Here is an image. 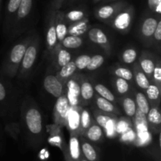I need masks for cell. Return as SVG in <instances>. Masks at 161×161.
I'll return each instance as SVG.
<instances>
[{"label": "cell", "instance_id": "cell-26", "mask_svg": "<svg viewBox=\"0 0 161 161\" xmlns=\"http://www.w3.org/2000/svg\"><path fill=\"white\" fill-rule=\"evenodd\" d=\"M77 69L76 66H75V63L73 61H71L70 62L68 63L67 64L64 65L63 67H61V69H58L57 71L56 76L59 79L60 81L63 83V84H65L66 82L75 74Z\"/></svg>", "mask_w": 161, "mask_h": 161}, {"label": "cell", "instance_id": "cell-34", "mask_svg": "<svg viewBox=\"0 0 161 161\" xmlns=\"http://www.w3.org/2000/svg\"><path fill=\"white\" fill-rule=\"evenodd\" d=\"M135 101L137 105V108L144 114H147L150 108V104H149L146 94L142 92H137L135 94Z\"/></svg>", "mask_w": 161, "mask_h": 161}, {"label": "cell", "instance_id": "cell-44", "mask_svg": "<svg viewBox=\"0 0 161 161\" xmlns=\"http://www.w3.org/2000/svg\"><path fill=\"white\" fill-rule=\"evenodd\" d=\"M8 95H9L8 86L6 82L0 75V109H2L5 104L7 102Z\"/></svg>", "mask_w": 161, "mask_h": 161}, {"label": "cell", "instance_id": "cell-53", "mask_svg": "<svg viewBox=\"0 0 161 161\" xmlns=\"http://www.w3.org/2000/svg\"><path fill=\"white\" fill-rule=\"evenodd\" d=\"M102 1V0H93V2H94V3H99V2Z\"/></svg>", "mask_w": 161, "mask_h": 161}, {"label": "cell", "instance_id": "cell-9", "mask_svg": "<svg viewBox=\"0 0 161 161\" xmlns=\"http://www.w3.org/2000/svg\"><path fill=\"white\" fill-rule=\"evenodd\" d=\"M56 11L50 7L47 17V28H46V46L49 54L52 53L58 45L55 29V14Z\"/></svg>", "mask_w": 161, "mask_h": 161}, {"label": "cell", "instance_id": "cell-6", "mask_svg": "<svg viewBox=\"0 0 161 161\" xmlns=\"http://www.w3.org/2000/svg\"><path fill=\"white\" fill-rule=\"evenodd\" d=\"M160 19V16L154 14L148 15L142 21L139 27V36L143 43L146 46H151L153 44V36Z\"/></svg>", "mask_w": 161, "mask_h": 161}, {"label": "cell", "instance_id": "cell-27", "mask_svg": "<svg viewBox=\"0 0 161 161\" xmlns=\"http://www.w3.org/2000/svg\"><path fill=\"white\" fill-rule=\"evenodd\" d=\"M132 72H133V76L134 79H135V83H137V85H138L142 90H144L145 91V90L147 89L148 86L150 85L151 82L150 80L148 79V77L146 76V74L143 72V71L142 70L141 68L139 67L138 62H137L136 64H135Z\"/></svg>", "mask_w": 161, "mask_h": 161}, {"label": "cell", "instance_id": "cell-11", "mask_svg": "<svg viewBox=\"0 0 161 161\" xmlns=\"http://www.w3.org/2000/svg\"><path fill=\"white\" fill-rule=\"evenodd\" d=\"M71 105L66 97L65 93L58 97L53 107V121L54 124H58L61 127L65 126V120L68 113Z\"/></svg>", "mask_w": 161, "mask_h": 161}, {"label": "cell", "instance_id": "cell-40", "mask_svg": "<svg viewBox=\"0 0 161 161\" xmlns=\"http://www.w3.org/2000/svg\"><path fill=\"white\" fill-rule=\"evenodd\" d=\"M131 119L128 117H119L117 118L116 121V131L118 135H121L128 130L129 128L132 127Z\"/></svg>", "mask_w": 161, "mask_h": 161}, {"label": "cell", "instance_id": "cell-28", "mask_svg": "<svg viewBox=\"0 0 161 161\" xmlns=\"http://www.w3.org/2000/svg\"><path fill=\"white\" fill-rule=\"evenodd\" d=\"M146 91V96L151 105H158L160 103L161 88L158 87L157 85L150 83Z\"/></svg>", "mask_w": 161, "mask_h": 161}, {"label": "cell", "instance_id": "cell-32", "mask_svg": "<svg viewBox=\"0 0 161 161\" xmlns=\"http://www.w3.org/2000/svg\"><path fill=\"white\" fill-rule=\"evenodd\" d=\"M110 72L112 75L116 77L124 79L127 81H131L133 80V72L128 68L124 67V66L116 65L110 69Z\"/></svg>", "mask_w": 161, "mask_h": 161}, {"label": "cell", "instance_id": "cell-10", "mask_svg": "<svg viewBox=\"0 0 161 161\" xmlns=\"http://www.w3.org/2000/svg\"><path fill=\"white\" fill-rule=\"evenodd\" d=\"M127 5L128 4L126 2L123 1L105 4L95 9L94 14L98 20L107 24L114 17L116 14H118L121 9L125 8Z\"/></svg>", "mask_w": 161, "mask_h": 161}, {"label": "cell", "instance_id": "cell-48", "mask_svg": "<svg viewBox=\"0 0 161 161\" xmlns=\"http://www.w3.org/2000/svg\"><path fill=\"white\" fill-rule=\"evenodd\" d=\"M161 40V20L160 19L157 23V28H156L155 31L153 36V42L155 41L156 43L160 44Z\"/></svg>", "mask_w": 161, "mask_h": 161}, {"label": "cell", "instance_id": "cell-49", "mask_svg": "<svg viewBox=\"0 0 161 161\" xmlns=\"http://www.w3.org/2000/svg\"><path fill=\"white\" fill-rule=\"evenodd\" d=\"M64 1H65V0H52L51 4H50V7L53 8L55 10L61 9V7L62 6Z\"/></svg>", "mask_w": 161, "mask_h": 161}, {"label": "cell", "instance_id": "cell-52", "mask_svg": "<svg viewBox=\"0 0 161 161\" xmlns=\"http://www.w3.org/2000/svg\"><path fill=\"white\" fill-rule=\"evenodd\" d=\"M80 161H87L86 160V159L84 158V157H83V155H82V157H81V158H80Z\"/></svg>", "mask_w": 161, "mask_h": 161}, {"label": "cell", "instance_id": "cell-21", "mask_svg": "<svg viewBox=\"0 0 161 161\" xmlns=\"http://www.w3.org/2000/svg\"><path fill=\"white\" fill-rule=\"evenodd\" d=\"M94 86L88 79L85 78L81 75V81H80V100L81 105H86L89 103L93 97H94Z\"/></svg>", "mask_w": 161, "mask_h": 161}, {"label": "cell", "instance_id": "cell-18", "mask_svg": "<svg viewBox=\"0 0 161 161\" xmlns=\"http://www.w3.org/2000/svg\"><path fill=\"white\" fill-rule=\"evenodd\" d=\"M80 148L83 157L87 161H100V150L91 142L80 136Z\"/></svg>", "mask_w": 161, "mask_h": 161}, {"label": "cell", "instance_id": "cell-1", "mask_svg": "<svg viewBox=\"0 0 161 161\" xmlns=\"http://www.w3.org/2000/svg\"><path fill=\"white\" fill-rule=\"evenodd\" d=\"M20 125L30 146L37 148L44 142L47 131L43 116L37 104L30 97L25 98L20 107Z\"/></svg>", "mask_w": 161, "mask_h": 161}, {"label": "cell", "instance_id": "cell-45", "mask_svg": "<svg viewBox=\"0 0 161 161\" xmlns=\"http://www.w3.org/2000/svg\"><path fill=\"white\" fill-rule=\"evenodd\" d=\"M91 57L88 54H82L80 55L79 57H77L75 58L74 63H75V66H76V69L78 70H83V69H86L87 67L88 64L90 62V60H91Z\"/></svg>", "mask_w": 161, "mask_h": 161}, {"label": "cell", "instance_id": "cell-12", "mask_svg": "<svg viewBox=\"0 0 161 161\" xmlns=\"http://www.w3.org/2000/svg\"><path fill=\"white\" fill-rule=\"evenodd\" d=\"M21 0H8L5 12L4 24H3V31L7 36H10L13 25L15 20L16 14Z\"/></svg>", "mask_w": 161, "mask_h": 161}, {"label": "cell", "instance_id": "cell-39", "mask_svg": "<svg viewBox=\"0 0 161 161\" xmlns=\"http://www.w3.org/2000/svg\"><path fill=\"white\" fill-rule=\"evenodd\" d=\"M117 116H114L112 119H110L105 124L103 130L105 135L108 138H115L116 135H118L116 131V121H117Z\"/></svg>", "mask_w": 161, "mask_h": 161}, {"label": "cell", "instance_id": "cell-16", "mask_svg": "<svg viewBox=\"0 0 161 161\" xmlns=\"http://www.w3.org/2000/svg\"><path fill=\"white\" fill-rule=\"evenodd\" d=\"M52 64L57 71L72 61V54L67 49L58 44L56 48L50 54Z\"/></svg>", "mask_w": 161, "mask_h": 161}, {"label": "cell", "instance_id": "cell-3", "mask_svg": "<svg viewBox=\"0 0 161 161\" xmlns=\"http://www.w3.org/2000/svg\"><path fill=\"white\" fill-rule=\"evenodd\" d=\"M39 44H40L39 37L37 35H34L27 47L17 72V78L20 80L27 78L31 73L37 59L38 53L39 50Z\"/></svg>", "mask_w": 161, "mask_h": 161}, {"label": "cell", "instance_id": "cell-24", "mask_svg": "<svg viewBox=\"0 0 161 161\" xmlns=\"http://www.w3.org/2000/svg\"><path fill=\"white\" fill-rule=\"evenodd\" d=\"M90 28V22L88 17L75 23L71 24L68 26V35L81 36L87 32Z\"/></svg>", "mask_w": 161, "mask_h": 161}, {"label": "cell", "instance_id": "cell-23", "mask_svg": "<svg viewBox=\"0 0 161 161\" xmlns=\"http://www.w3.org/2000/svg\"><path fill=\"white\" fill-rule=\"evenodd\" d=\"M83 137H84L91 142L98 143L102 142V140L104 139L105 133H104L103 129L98 124H96L95 121L94 120L90 127L86 129V131L83 133Z\"/></svg>", "mask_w": 161, "mask_h": 161}, {"label": "cell", "instance_id": "cell-43", "mask_svg": "<svg viewBox=\"0 0 161 161\" xmlns=\"http://www.w3.org/2000/svg\"><path fill=\"white\" fill-rule=\"evenodd\" d=\"M150 82L151 83H153V84L157 85L158 87L161 88V61L159 58L156 63Z\"/></svg>", "mask_w": 161, "mask_h": 161}, {"label": "cell", "instance_id": "cell-4", "mask_svg": "<svg viewBox=\"0 0 161 161\" xmlns=\"http://www.w3.org/2000/svg\"><path fill=\"white\" fill-rule=\"evenodd\" d=\"M134 17H135V9L133 6L127 5L125 8L116 14L114 17L107 23V25H110L116 31L122 34H126L128 32L131 27Z\"/></svg>", "mask_w": 161, "mask_h": 161}, {"label": "cell", "instance_id": "cell-7", "mask_svg": "<svg viewBox=\"0 0 161 161\" xmlns=\"http://www.w3.org/2000/svg\"><path fill=\"white\" fill-rule=\"evenodd\" d=\"M80 81L81 76L75 74L64 84V93L71 106H80Z\"/></svg>", "mask_w": 161, "mask_h": 161}, {"label": "cell", "instance_id": "cell-14", "mask_svg": "<svg viewBox=\"0 0 161 161\" xmlns=\"http://www.w3.org/2000/svg\"><path fill=\"white\" fill-rule=\"evenodd\" d=\"M87 36L93 43L102 47L107 54H110L112 46L107 35L98 28H93L88 30Z\"/></svg>", "mask_w": 161, "mask_h": 161}, {"label": "cell", "instance_id": "cell-19", "mask_svg": "<svg viewBox=\"0 0 161 161\" xmlns=\"http://www.w3.org/2000/svg\"><path fill=\"white\" fill-rule=\"evenodd\" d=\"M156 63L157 61H156L155 55L150 52L143 51L138 58V65L149 80H151V77H152Z\"/></svg>", "mask_w": 161, "mask_h": 161}, {"label": "cell", "instance_id": "cell-20", "mask_svg": "<svg viewBox=\"0 0 161 161\" xmlns=\"http://www.w3.org/2000/svg\"><path fill=\"white\" fill-rule=\"evenodd\" d=\"M149 131L154 134L160 133L161 126V114L160 106L151 105L149 111L146 114Z\"/></svg>", "mask_w": 161, "mask_h": 161}, {"label": "cell", "instance_id": "cell-5", "mask_svg": "<svg viewBox=\"0 0 161 161\" xmlns=\"http://www.w3.org/2000/svg\"><path fill=\"white\" fill-rule=\"evenodd\" d=\"M33 0H21L16 14L15 20L13 25L10 37H15L24 31V26L31 14L32 9Z\"/></svg>", "mask_w": 161, "mask_h": 161}, {"label": "cell", "instance_id": "cell-30", "mask_svg": "<svg viewBox=\"0 0 161 161\" xmlns=\"http://www.w3.org/2000/svg\"><path fill=\"white\" fill-rule=\"evenodd\" d=\"M64 16L66 22L69 25L78 22L87 17L86 11L82 9H72V10H69L66 13L64 12Z\"/></svg>", "mask_w": 161, "mask_h": 161}, {"label": "cell", "instance_id": "cell-2", "mask_svg": "<svg viewBox=\"0 0 161 161\" xmlns=\"http://www.w3.org/2000/svg\"><path fill=\"white\" fill-rule=\"evenodd\" d=\"M32 37V35H29L11 47L2 65V75L9 78H14L17 75L25 50Z\"/></svg>", "mask_w": 161, "mask_h": 161}, {"label": "cell", "instance_id": "cell-55", "mask_svg": "<svg viewBox=\"0 0 161 161\" xmlns=\"http://www.w3.org/2000/svg\"><path fill=\"white\" fill-rule=\"evenodd\" d=\"M124 161H125V160H124Z\"/></svg>", "mask_w": 161, "mask_h": 161}, {"label": "cell", "instance_id": "cell-51", "mask_svg": "<svg viewBox=\"0 0 161 161\" xmlns=\"http://www.w3.org/2000/svg\"><path fill=\"white\" fill-rule=\"evenodd\" d=\"M1 10H2V0H0V20H1Z\"/></svg>", "mask_w": 161, "mask_h": 161}, {"label": "cell", "instance_id": "cell-54", "mask_svg": "<svg viewBox=\"0 0 161 161\" xmlns=\"http://www.w3.org/2000/svg\"><path fill=\"white\" fill-rule=\"evenodd\" d=\"M75 1H77V0H70L71 3H72V2H75Z\"/></svg>", "mask_w": 161, "mask_h": 161}, {"label": "cell", "instance_id": "cell-29", "mask_svg": "<svg viewBox=\"0 0 161 161\" xmlns=\"http://www.w3.org/2000/svg\"><path fill=\"white\" fill-rule=\"evenodd\" d=\"M120 104L127 117L133 119L137 110V105L135 99L131 97H123L120 100Z\"/></svg>", "mask_w": 161, "mask_h": 161}, {"label": "cell", "instance_id": "cell-33", "mask_svg": "<svg viewBox=\"0 0 161 161\" xmlns=\"http://www.w3.org/2000/svg\"><path fill=\"white\" fill-rule=\"evenodd\" d=\"M94 119L92 118L91 113L87 108L82 107L80 113V136H83V133L90 127Z\"/></svg>", "mask_w": 161, "mask_h": 161}, {"label": "cell", "instance_id": "cell-50", "mask_svg": "<svg viewBox=\"0 0 161 161\" xmlns=\"http://www.w3.org/2000/svg\"><path fill=\"white\" fill-rule=\"evenodd\" d=\"M114 1H116V0H104V2H105V3H111V2H114Z\"/></svg>", "mask_w": 161, "mask_h": 161}, {"label": "cell", "instance_id": "cell-22", "mask_svg": "<svg viewBox=\"0 0 161 161\" xmlns=\"http://www.w3.org/2000/svg\"><path fill=\"white\" fill-rule=\"evenodd\" d=\"M64 19V12L61 9L56 11L55 14V29H56L57 39L58 44H61V41L68 35V25Z\"/></svg>", "mask_w": 161, "mask_h": 161}, {"label": "cell", "instance_id": "cell-42", "mask_svg": "<svg viewBox=\"0 0 161 161\" xmlns=\"http://www.w3.org/2000/svg\"><path fill=\"white\" fill-rule=\"evenodd\" d=\"M105 62V58L101 54H95L91 57L90 62L86 69L89 71H95L98 69Z\"/></svg>", "mask_w": 161, "mask_h": 161}, {"label": "cell", "instance_id": "cell-15", "mask_svg": "<svg viewBox=\"0 0 161 161\" xmlns=\"http://www.w3.org/2000/svg\"><path fill=\"white\" fill-rule=\"evenodd\" d=\"M69 134L70 137L67 143V150L63 157L65 161H80L82 157L80 136L75 134Z\"/></svg>", "mask_w": 161, "mask_h": 161}, {"label": "cell", "instance_id": "cell-31", "mask_svg": "<svg viewBox=\"0 0 161 161\" xmlns=\"http://www.w3.org/2000/svg\"><path fill=\"white\" fill-rule=\"evenodd\" d=\"M83 43V39L80 36H71V35H67L61 41V45L65 49H70V50H74V49L80 48Z\"/></svg>", "mask_w": 161, "mask_h": 161}, {"label": "cell", "instance_id": "cell-13", "mask_svg": "<svg viewBox=\"0 0 161 161\" xmlns=\"http://www.w3.org/2000/svg\"><path fill=\"white\" fill-rule=\"evenodd\" d=\"M83 106H70L65 120V126L69 133L80 136V113Z\"/></svg>", "mask_w": 161, "mask_h": 161}, {"label": "cell", "instance_id": "cell-47", "mask_svg": "<svg viewBox=\"0 0 161 161\" xmlns=\"http://www.w3.org/2000/svg\"><path fill=\"white\" fill-rule=\"evenodd\" d=\"M148 6L151 12L155 15L160 16L161 14V0H148Z\"/></svg>", "mask_w": 161, "mask_h": 161}, {"label": "cell", "instance_id": "cell-8", "mask_svg": "<svg viewBox=\"0 0 161 161\" xmlns=\"http://www.w3.org/2000/svg\"><path fill=\"white\" fill-rule=\"evenodd\" d=\"M46 131L48 134L47 141L49 144L58 147L64 156L67 150V142L64 139L62 127L53 123L46 126Z\"/></svg>", "mask_w": 161, "mask_h": 161}, {"label": "cell", "instance_id": "cell-25", "mask_svg": "<svg viewBox=\"0 0 161 161\" xmlns=\"http://www.w3.org/2000/svg\"><path fill=\"white\" fill-rule=\"evenodd\" d=\"M95 105L97 109L102 112H104V113H112V114L116 115V116L120 114V111L115 105L114 103L98 95L95 97Z\"/></svg>", "mask_w": 161, "mask_h": 161}, {"label": "cell", "instance_id": "cell-17", "mask_svg": "<svg viewBox=\"0 0 161 161\" xmlns=\"http://www.w3.org/2000/svg\"><path fill=\"white\" fill-rule=\"evenodd\" d=\"M43 87L47 92L58 98L64 93V85L56 75H47L43 80Z\"/></svg>", "mask_w": 161, "mask_h": 161}, {"label": "cell", "instance_id": "cell-38", "mask_svg": "<svg viewBox=\"0 0 161 161\" xmlns=\"http://www.w3.org/2000/svg\"><path fill=\"white\" fill-rule=\"evenodd\" d=\"M138 58V52L135 48L129 47L124 50L120 55L121 61L127 64H133Z\"/></svg>", "mask_w": 161, "mask_h": 161}, {"label": "cell", "instance_id": "cell-41", "mask_svg": "<svg viewBox=\"0 0 161 161\" xmlns=\"http://www.w3.org/2000/svg\"><path fill=\"white\" fill-rule=\"evenodd\" d=\"M5 130L13 139L17 141L18 139L19 135L21 132V128H20V124L10 123V124H6V127H5Z\"/></svg>", "mask_w": 161, "mask_h": 161}, {"label": "cell", "instance_id": "cell-35", "mask_svg": "<svg viewBox=\"0 0 161 161\" xmlns=\"http://www.w3.org/2000/svg\"><path fill=\"white\" fill-rule=\"evenodd\" d=\"M94 89L95 93H97V95L100 96V97L110 101L113 103L116 102V97L113 94V93L111 91H109L105 85L102 84V83H96L94 86Z\"/></svg>", "mask_w": 161, "mask_h": 161}, {"label": "cell", "instance_id": "cell-37", "mask_svg": "<svg viewBox=\"0 0 161 161\" xmlns=\"http://www.w3.org/2000/svg\"><path fill=\"white\" fill-rule=\"evenodd\" d=\"M116 115L112 114V113H104L100 110H94V119L96 124H98L102 129H104L106 123L112 119L113 117L116 116Z\"/></svg>", "mask_w": 161, "mask_h": 161}, {"label": "cell", "instance_id": "cell-46", "mask_svg": "<svg viewBox=\"0 0 161 161\" xmlns=\"http://www.w3.org/2000/svg\"><path fill=\"white\" fill-rule=\"evenodd\" d=\"M135 139H136V133H135L133 127L129 128L128 130H127L120 135V140L123 142L135 143Z\"/></svg>", "mask_w": 161, "mask_h": 161}, {"label": "cell", "instance_id": "cell-36", "mask_svg": "<svg viewBox=\"0 0 161 161\" xmlns=\"http://www.w3.org/2000/svg\"><path fill=\"white\" fill-rule=\"evenodd\" d=\"M113 82L115 89L117 91L118 94H121V95H125L130 91V84H129L128 81H127V80L115 76L113 78Z\"/></svg>", "mask_w": 161, "mask_h": 161}]
</instances>
